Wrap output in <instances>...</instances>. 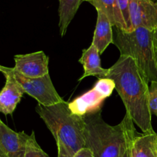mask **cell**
Segmentation results:
<instances>
[{"instance_id": "cell-9", "label": "cell", "mask_w": 157, "mask_h": 157, "mask_svg": "<svg viewBox=\"0 0 157 157\" xmlns=\"http://www.w3.org/2000/svg\"><path fill=\"white\" fill-rule=\"evenodd\" d=\"M29 135L15 132L0 119V155L2 157H24Z\"/></svg>"}, {"instance_id": "cell-13", "label": "cell", "mask_w": 157, "mask_h": 157, "mask_svg": "<svg viewBox=\"0 0 157 157\" xmlns=\"http://www.w3.org/2000/svg\"><path fill=\"white\" fill-rule=\"evenodd\" d=\"M131 157H157V133L136 132L130 144Z\"/></svg>"}, {"instance_id": "cell-10", "label": "cell", "mask_w": 157, "mask_h": 157, "mask_svg": "<svg viewBox=\"0 0 157 157\" xmlns=\"http://www.w3.org/2000/svg\"><path fill=\"white\" fill-rule=\"evenodd\" d=\"M105 99H106L93 87L75 98L73 101L68 103V107L73 114L84 116L87 114L101 111Z\"/></svg>"}, {"instance_id": "cell-19", "label": "cell", "mask_w": 157, "mask_h": 157, "mask_svg": "<svg viewBox=\"0 0 157 157\" xmlns=\"http://www.w3.org/2000/svg\"><path fill=\"white\" fill-rule=\"evenodd\" d=\"M130 0H117L118 6L121 9V14L124 17V22H125L128 31L133 30L130 17Z\"/></svg>"}, {"instance_id": "cell-3", "label": "cell", "mask_w": 157, "mask_h": 157, "mask_svg": "<svg viewBox=\"0 0 157 157\" xmlns=\"http://www.w3.org/2000/svg\"><path fill=\"white\" fill-rule=\"evenodd\" d=\"M35 111L52 132L56 144L62 145L73 155L85 147L84 118L72 113L68 103L63 101L48 106L38 103Z\"/></svg>"}, {"instance_id": "cell-25", "label": "cell", "mask_w": 157, "mask_h": 157, "mask_svg": "<svg viewBox=\"0 0 157 157\" xmlns=\"http://www.w3.org/2000/svg\"><path fill=\"white\" fill-rule=\"evenodd\" d=\"M1 66H1V65H0V69H1Z\"/></svg>"}, {"instance_id": "cell-12", "label": "cell", "mask_w": 157, "mask_h": 157, "mask_svg": "<svg viewBox=\"0 0 157 157\" xmlns=\"http://www.w3.org/2000/svg\"><path fill=\"white\" fill-rule=\"evenodd\" d=\"M98 18L92 42L98 49L100 55L104 53L108 46L113 44V26L107 15L103 11L98 9Z\"/></svg>"}, {"instance_id": "cell-15", "label": "cell", "mask_w": 157, "mask_h": 157, "mask_svg": "<svg viewBox=\"0 0 157 157\" xmlns=\"http://www.w3.org/2000/svg\"><path fill=\"white\" fill-rule=\"evenodd\" d=\"M81 0H59V29L61 37L66 34L69 25L81 4Z\"/></svg>"}, {"instance_id": "cell-14", "label": "cell", "mask_w": 157, "mask_h": 157, "mask_svg": "<svg viewBox=\"0 0 157 157\" xmlns=\"http://www.w3.org/2000/svg\"><path fill=\"white\" fill-rule=\"evenodd\" d=\"M95 9L103 11L107 15L112 26L124 31H128L118 6L117 0H91L90 2Z\"/></svg>"}, {"instance_id": "cell-7", "label": "cell", "mask_w": 157, "mask_h": 157, "mask_svg": "<svg viewBox=\"0 0 157 157\" xmlns=\"http://www.w3.org/2000/svg\"><path fill=\"white\" fill-rule=\"evenodd\" d=\"M0 72L6 77V84L0 92V112L12 115L25 93L14 75L13 68L1 66Z\"/></svg>"}, {"instance_id": "cell-27", "label": "cell", "mask_w": 157, "mask_h": 157, "mask_svg": "<svg viewBox=\"0 0 157 157\" xmlns=\"http://www.w3.org/2000/svg\"><path fill=\"white\" fill-rule=\"evenodd\" d=\"M156 2H157V0H156Z\"/></svg>"}, {"instance_id": "cell-1", "label": "cell", "mask_w": 157, "mask_h": 157, "mask_svg": "<svg viewBox=\"0 0 157 157\" xmlns=\"http://www.w3.org/2000/svg\"><path fill=\"white\" fill-rule=\"evenodd\" d=\"M107 78L115 83L126 112L143 132H153L152 114L149 106V82L132 57L121 55L109 69Z\"/></svg>"}, {"instance_id": "cell-4", "label": "cell", "mask_w": 157, "mask_h": 157, "mask_svg": "<svg viewBox=\"0 0 157 157\" xmlns=\"http://www.w3.org/2000/svg\"><path fill=\"white\" fill-rule=\"evenodd\" d=\"M113 44L121 55L130 56L135 60L140 70L149 83L157 81V62L152 38V31L138 27L131 31L116 28Z\"/></svg>"}, {"instance_id": "cell-2", "label": "cell", "mask_w": 157, "mask_h": 157, "mask_svg": "<svg viewBox=\"0 0 157 157\" xmlns=\"http://www.w3.org/2000/svg\"><path fill=\"white\" fill-rule=\"evenodd\" d=\"M84 118L85 147L94 157H121L129 140L137 132L133 119L127 112L116 126L104 121L101 110L87 114Z\"/></svg>"}, {"instance_id": "cell-16", "label": "cell", "mask_w": 157, "mask_h": 157, "mask_svg": "<svg viewBox=\"0 0 157 157\" xmlns=\"http://www.w3.org/2000/svg\"><path fill=\"white\" fill-rule=\"evenodd\" d=\"M24 157H50L38 145L34 131L28 139Z\"/></svg>"}, {"instance_id": "cell-20", "label": "cell", "mask_w": 157, "mask_h": 157, "mask_svg": "<svg viewBox=\"0 0 157 157\" xmlns=\"http://www.w3.org/2000/svg\"><path fill=\"white\" fill-rule=\"evenodd\" d=\"M57 148H58V157H75V155L69 153L62 145L57 144Z\"/></svg>"}, {"instance_id": "cell-17", "label": "cell", "mask_w": 157, "mask_h": 157, "mask_svg": "<svg viewBox=\"0 0 157 157\" xmlns=\"http://www.w3.org/2000/svg\"><path fill=\"white\" fill-rule=\"evenodd\" d=\"M94 88L104 98L107 99L112 95L115 89V83L112 78H98V82L94 86Z\"/></svg>"}, {"instance_id": "cell-22", "label": "cell", "mask_w": 157, "mask_h": 157, "mask_svg": "<svg viewBox=\"0 0 157 157\" xmlns=\"http://www.w3.org/2000/svg\"><path fill=\"white\" fill-rule=\"evenodd\" d=\"M135 135H134V136H135ZM134 136H133V137H134ZM133 137H132V138L130 139V140H129V142L127 143V146H125V148H124V151H123L122 154H121V157H131V154H130V144H131V142H132V140H133Z\"/></svg>"}, {"instance_id": "cell-11", "label": "cell", "mask_w": 157, "mask_h": 157, "mask_svg": "<svg viewBox=\"0 0 157 157\" xmlns=\"http://www.w3.org/2000/svg\"><path fill=\"white\" fill-rule=\"evenodd\" d=\"M79 62L83 65L84 73L78 81H81L86 77L90 75L97 76L98 78H107L109 69H104L101 67L100 53L93 43H91L87 49L83 50Z\"/></svg>"}, {"instance_id": "cell-23", "label": "cell", "mask_w": 157, "mask_h": 157, "mask_svg": "<svg viewBox=\"0 0 157 157\" xmlns=\"http://www.w3.org/2000/svg\"><path fill=\"white\" fill-rule=\"evenodd\" d=\"M152 38H153V46L154 50L155 57L157 62V29L152 31Z\"/></svg>"}, {"instance_id": "cell-18", "label": "cell", "mask_w": 157, "mask_h": 157, "mask_svg": "<svg viewBox=\"0 0 157 157\" xmlns=\"http://www.w3.org/2000/svg\"><path fill=\"white\" fill-rule=\"evenodd\" d=\"M149 106L152 115L157 117V81L151 82L149 88Z\"/></svg>"}, {"instance_id": "cell-24", "label": "cell", "mask_w": 157, "mask_h": 157, "mask_svg": "<svg viewBox=\"0 0 157 157\" xmlns=\"http://www.w3.org/2000/svg\"><path fill=\"white\" fill-rule=\"evenodd\" d=\"M81 1H82V2H90L91 0H81Z\"/></svg>"}, {"instance_id": "cell-6", "label": "cell", "mask_w": 157, "mask_h": 157, "mask_svg": "<svg viewBox=\"0 0 157 157\" xmlns=\"http://www.w3.org/2000/svg\"><path fill=\"white\" fill-rule=\"evenodd\" d=\"M15 72L28 78H38L49 74V58L43 51L14 56Z\"/></svg>"}, {"instance_id": "cell-5", "label": "cell", "mask_w": 157, "mask_h": 157, "mask_svg": "<svg viewBox=\"0 0 157 157\" xmlns=\"http://www.w3.org/2000/svg\"><path fill=\"white\" fill-rule=\"evenodd\" d=\"M13 72L25 93L35 99L38 104L48 106L64 101L57 92L49 74L38 78H28L15 72L14 69Z\"/></svg>"}, {"instance_id": "cell-8", "label": "cell", "mask_w": 157, "mask_h": 157, "mask_svg": "<svg viewBox=\"0 0 157 157\" xmlns=\"http://www.w3.org/2000/svg\"><path fill=\"white\" fill-rule=\"evenodd\" d=\"M130 17L132 29L143 27L153 31L157 29V2L130 0Z\"/></svg>"}, {"instance_id": "cell-21", "label": "cell", "mask_w": 157, "mask_h": 157, "mask_svg": "<svg viewBox=\"0 0 157 157\" xmlns=\"http://www.w3.org/2000/svg\"><path fill=\"white\" fill-rule=\"evenodd\" d=\"M75 157H94L91 151L87 148L84 147L78 151L75 155Z\"/></svg>"}, {"instance_id": "cell-26", "label": "cell", "mask_w": 157, "mask_h": 157, "mask_svg": "<svg viewBox=\"0 0 157 157\" xmlns=\"http://www.w3.org/2000/svg\"><path fill=\"white\" fill-rule=\"evenodd\" d=\"M0 157H2V155H0Z\"/></svg>"}]
</instances>
